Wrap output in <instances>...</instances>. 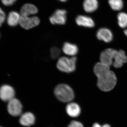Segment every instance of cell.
<instances>
[{"mask_svg":"<svg viewBox=\"0 0 127 127\" xmlns=\"http://www.w3.org/2000/svg\"><path fill=\"white\" fill-rule=\"evenodd\" d=\"M54 93L57 98L63 102H70L75 96L72 89L67 84L63 83L56 87Z\"/></svg>","mask_w":127,"mask_h":127,"instance_id":"7a4b0ae2","label":"cell"},{"mask_svg":"<svg viewBox=\"0 0 127 127\" xmlns=\"http://www.w3.org/2000/svg\"><path fill=\"white\" fill-rule=\"evenodd\" d=\"M92 127H102L101 125L97 123H95L93 125Z\"/></svg>","mask_w":127,"mask_h":127,"instance_id":"cb8c5ba5","label":"cell"},{"mask_svg":"<svg viewBox=\"0 0 127 127\" xmlns=\"http://www.w3.org/2000/svg\"><path fill=\"white\" fill-rule=\"evenodd\" d=\"M124 32L125 35H126L127 36V30H125V31H124Z\"/></svg>","mask_w":127,"mask_h":127,"instance_id":"484cf974","label":"cell"},{"mask_svg":"<svg viewBox=\"0 0 127 127\" xmlns=\"http://www.w3.org/2000/svg\"><path fill=\"white\" fill-rule=\"evenodd\" d=\"M77 58L75 57H63L59 58L57 63L58 69L63 72L70 73L76 70Z\"/></svg>","mask_w":127,"mask_h":127,"instance_id":"3957f363","label":"cell"},{"mask_svg":"<svg viewBox=\"0 0 127 127\" xmlns=\"http://www.w3.org/2000/svg\"><path fill=\"white\" fill-rule=\"evenodd\" d=\"M61 53V51L58 48L54 47L51 48L50 54L51 57L53 59H56L59 56Z\"/></svg>","mask_w":127,"mask_h":127,"instance_id":"ffe728a7","label":"cell"},{"mask_svg":"<svg viewBox=\"0 0 127 127\" xmlns=\"http://www.w3.org/2000/svg\"><path fill=\"white\" fill-rule=\"evenodd\" d=\"M66 14L65 10L58 9L50 17V22L53 25H64L66 21Z\"/></svg>","mask_w":127,"mask_h":127,"instance_id":"8992f818","label":"cell"},{"mask_svg":"<svg viewBox=\"0 0 127 127\" xmlns=\"http://www.w3.org/2000/svg\"><path fill=\"white\" fill-rule=\"evenodd\" d=\"M40 23V19L38 17L21 16L19 24L22 28L28 30L36 27Z\"/></svg>","mask_w":127,"mask_h":127,"instance_id":"5b68a950","label":"cell"},{"mask_svg":"<svg viewBox=\"0 0 127 127\" xmlns=\"http://www.w3.org/2000/svg\"><path fill=\"white\" fill-rule=\"evenodd\" d=\"M119 25L122 28L127 27V14L124 12H120L118 15Z\"/></svg>","mask_w":127,"mask_h":127,"instance_id":"ac0fdd59","label":"cell"},{"mask_svg":"<svg viewBox=\"0 0 127 127\" xmlns=\"http://www.w3.org/2000/svg\"><path fill=\"white\" fill-rule=\"evenodd\" d=\"M68 127H84L83 125L80 122L77 121H72L70 123Z\"/></svg>","mask_w":127,"mask_h":127,"instance_id":"44dd1931","label":"cell"},{"mask_svg":"<svg viewBox=\"0 0 127 127\" xmlns=\"http://www.w3.org/2000/svg\"><path fill=\"white\" fill-rule=\"evenodd\" d=\"M6 18V15L4 12L0 7V22L1 23L5 21Z\"/></svg>","mask_w":127,"mask_h":127,"instance_id":"603a6c76","label":"cell"},{"mask_svg":"<svg viewBox=\"0 0 127 127\" xmlns=\"http://www.w3.org/2000/svg\"><path fill=\"white\" fill-rule=\"evenodd\" d=\"M15 91L10 86L4 85L0 88V98L4 101H9L14 98Z\"/></svg>","mask_w":127,"mask_h":127,"instance_id":"ba28073f","label":"cell"},{"mask_svg":"<svg viewBox=\"0 0 127 127\" xmlns=\"http://www.w3.org/2000/svg\"><path fill=\"white\" fill-rule=\"evenodd\" d=\"M21 15L17 12L12 11L9 13L7 18V23L10 26L15 27L19 24Z\"/></svg>","mask_w":127,"mask_h":127,"instance_id":"2e32d148","label":"cell"},{"mask_svg":"<svg viewBox=\"0 0 127 127\" xmlns=\"http://www.w3.org/2000/svg\"><path fill=\"white\" fill-rule=\"evenodd\" d=\"M94 72L97 78V86L101 91L109 92L114 88L117 84V77L110 70V67L98 63L94 66Z\"/></svg>","mask_w":127,"mask_h":127,"instance_id":"6da1fadb","label":"cell"},{"mask_svg":"<svg viewBox=\"0 0 127 127\" xmlns=\"http://www.w3.org/2000/svg\"><path fill=\"white\" fill-rule=\"evenodd\" d=\"M97 37L98 39L108 43L112 40L113 36L112 32L106 28L100 29L97 32Z\"/></svg>","mask_w":127,"mask_h":127,"instance_id":"9c48e42d","label":"cell"},{"mask_svg":"<svg viewBox=\"0 0 127 127\" xmlns=\"http://www.w3.org/2000/svg\"><path fill=\"white\" fill-rule=\"evenodd\" d=\"M2 4L5 6H10L14 4L17 0H1Z\"/></svg>","mask_w":127,"mask_h":127,"instance_id":"7402d4cb","label":"cell"},{"mask_svg":"<svg viewBox=\"0 0 127 127\" xmlns=\"http://www.w3.org/2000/svg\"><path fill=\"white\" fill-rule=\"evenodd\" d=\"M35 116L32 113H25L21 116L20 123L21 125L25 127H30L33 125L35 122Z\"/></svg>","mask_w":127,"mask_h":127,"instance_id":"4fadbf2b","label":"cell"},{"mask_svg":"<svg viewBox=\"0 0 127 127\" xmlns=\"http://www.w3.org/2000/svg\"><path fill=\"white\" fill-rule=\"evenodd\" d=\"M37 7L32 4L27 3L22 6L20 10V15L29 16L35 15L38 12Z\"/></svg>","mask_w":127,"mask_h":127,"instance_id":"30bf717a","label":"cell"},{"mask_svg":"<svg viewBox=\"0 0 127 127\" xmlns=\"http://www.w3.org/2000/svg\"><path fill=\"white\" fill-rule=\"evenodd\" d=\"M108 2L111 8L114 10H120L123 6V2L122 0H109Z\"/></svg>","mask_w":127,"mask_h":127,"instance_id":"d6986e66","label":"cell"},{"mask_svg":"<svg viewBox=\"0 0 127 127\" xmlns=\"http://www.w3.org/2000/svg\"><path fill=\"white\" fill-rule=\"evenodd\" d=\"M118 51L112 48L104 50L100 54V63L110 67L113 64Z\"/></svg>","mask_w":127,"mask_h":127,"instance_id":"277c9868","label":"cell"},{"mask_svg":"<svg viewBox=\"0 0 127 127\" xmlns=\"http://www.w3.org/2000/svg\"><path fill=\"white\" fill-rule=\"evenodd\" d=\"M76 23L81 26L88 28H92L95 26V23L91 17L86 16L79 15L76 19Z\"/></svg>","mask_w":127,"mask_h":127,"instance_id":"8fae6325","label":"cell"},{"mask_svg":"<svg viewBox=\"0 0 127 127\" xmlns=\"http://www.w3.org/2000/svg\"><path fill=\"white\" fill-rule=\"evenodd\" d=\"M98 6L97 0H84L83 3L84 10L89 13L95 11L97 9Z\"/></svg>","mask_w":127,"mask_h":127,"instance_id":"e0dca14e","label":"cell"},{"mask_svg":"<svg viewBox=\"0 0 127 127\" xmlns=\"http://www.w3.org/2000/svg\"><path fill=\"white\" fill-rule=\"evenodd\" d=\"M59 0L61 1L62 2H65L67 0Z\"/></svg>","mask_w":127,"mask_h":127,"instance_id":"4316f807","label":"cell"},{"mask_svg":"<svg viewBox=\"0 0 127 127\" xmlns=\"http://www.w3.org/2000/svg\"><path fill=\"white\" fill-rule=\"evenodd\" d=\"M127 61V57L125 52L123 50H119L118 51L116 59L113 65L115 68H120Z\"/></svg>","mask_w":127,"mask_h":127,"instance_id":"9a60e30c","label":"cell"},{"mask_svg":"<svg viewBox=\"0 0 127 127\" xmlns=\"http://www.w3.org/2000/svg\"><path fill=\"white\" fill-rule=\"evenodd\" d=\"M102 127H111L110 125L108 124H105L103 125Z\"/></svg>","mask_w":127,"mask_h":127,"instance_id":"d4e9b609","label":"cell"},{"mask_svg":"<svg viewBox=\"0 0 127 127\" xmlns=\"http://www.w3.org/2000/svg\"><path fill=\"white\" fill-rule=\"evenodd\" d=\"M66 112L68 116L72 117H77L80 115L81 108L77 103L70 102L66 107Z\"/></svg>","mask_w":127,"mask_h":127,"instance_id":"7c38bea8","label":"cell"},{"mask_svg":"<svg viewBox=\"0 0 127 127\" xmlns=\"http://www.w3.org/2000/svg\"><path fill=\"white\" fill-rule=\"evenodd\" d=\"M1 24H2V23H1V22H0V27L1 26Z\"/></svg>","mask_w":127,"mask_h":127,"instance_id":"83f0119b","label":"cell"},{"mask_svg":"<svg viewBox=\"0 0 127 127\" xmlns=\"http://www.w3.org/2000/svg\"><path fill=\"white\" fill-rule=\"evenodd\" d=\"M7 108L9 114L15 117L20 116L22 112V105L16 98H13L9 101Z\"/></svg>","mask_w":127,"mask_h":127,"instance_id":"52a82bcc","label":"cell"},{"mask_svg":"<svg viewBox=\"0 0 127 127\" xmlns=\"http://www.w3.org/2000/svg\"></svg>","mask_w":127,"mask_h":127,"instance_id":"f1b7e54d","label":"cell"},{"mask_svg":"<svg viewBox=\"0 0 127 127\" xmlns=\"http://www.w3.org/2000/svg\"><path fill=\"white\" fill-rule=\"evenodd\" d=\"M62 50L65 55L75 57L78 51V47L75 44L66 42L63 46Z\"/></svg>","mask_w":127,"mask_h":127,"instance_id":"5bb4252c","label":"cell"}]
</instances>
